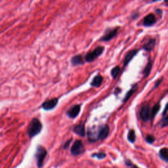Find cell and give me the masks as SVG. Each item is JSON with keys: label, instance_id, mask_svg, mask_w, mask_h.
I'll use <instances>...</instances> for the list:
<instances>
[{"label": "cell", "instance_id": "5", "mask_svg": "<svg viewBox=\"0 0 168 168\" xmlns=\"http://www.w3.org/2000/svg\"><path fill=\"white\" fill-rule=\"evenodd\" d=\"M119 27H116L111 30H108V31H106L105 34L99 39V41H109L113 38H114L118 34Z\"/></svg>", "mask_w": 168, "mask_h": 168}, {"label": "cell", "instance_id": "2", "mask_svg": "<svg viewBox=\"0 0 168 168\" xmlns=\"http://www.w3.org/2000/svg\"><path fill=\"white\" fill-rule=\"evenodd\" d=\"M47 155V151L46 148L42 145L39 144L36 147L34 157L36 160V165L38 168H41L43 166L45 159Z\"/></svg>", "mask_w": 168, "mask_h": 168}, {"label": "cell", "instance_id": "30", "mask_svg": "<svg viewBox=\"0 0 168 168\" xmlns=\"http://www.w3.org/2000/svg\"><path fill=\"white\" fill-rule=\"evenodd\" d=\"M132 168H139L138 167H137L136 166H133V167H132Z\"/></svg>", "mask_w": 168, "mask_h": 168}, {"label": "cell", "instance_id": "25", "mask_svg": "<svg viewBox=\"0 0 168 168\" xmlns=\"http://www.w3.org/2000/svg\"><path fill=\"white\" fill-rule=\"evenodd\" d=\"M72 139H69V140H68L65 143H64V146H63V148L64 149H67L69 147V146H70V143H71V142H72Z\"/></svg>", "mask_w": 168, "mask_h": 168}, {"label": "cell", "instance_id": "7", "mask_svg": "<svg viewBox=\"0 0 168 168\" xmlns=\"http://www.w3.org/2000/svg\"><path fill=\"white\" fill-rule=\"evenodd\" d=\"M59 99L57 98H53L45 101L41 105V108L45 111H51L57 106Z\"/></svg>", "mask_w": 168, "mask_h": 168}, {"label": "cell", "instance_id": "14", "mask_svg": "<svg viewBox=\"0 0 168 168\" xmlns=\"http://www.w3.org/2000/svg\"><path fill=\"white\" fill-rule=\"evenodd\" d=\"M109 133V127L108 125H104L100 128L99 139H105Z\"/></svg>", "mask_w": 168, "mask_h": 168}, {"label": "cell", "instance_id": "3", "mask_svg": "<svg viewBox=\"0 0 168 168\" xmlns=\"http://www.w3.org/2000/svg\"><path fill=\"white\" fill-rule=\"evenodd\" d=\"M104 51L105 47L103 46H99L96 47L94 50L86 54L85 57V61L87 63L93 62V61H94L96 59H97L99 56H101L102 53L104 52Z\"/></svg>", "mask_w": 168, "mask_h": 168}, {"label": "cell", "instance_id": "11", "mask_svg": "<svg viewBox=\"0 0 168 168\" xmlns=\"http://www.w3.org/2000/svg\"><path fill=\"white\" fill-rule=\"evenodd\" d=\"M138 52H139L138 49H133L129 51L124 58V66H127V64L130 63V61L133 59L134 57L138 53Z\"/></svg>", "mask_w": 168, "mask_h": 168}, {"label": "cell", "instance_id": "12", "mask_svg": "<svg viewBox=\"0 0 168 168\" xmlns=\"http://www.w3.org/2000/svg\"><path fill=\"white\" fill-rule=\"evenodd\" d=\"M71 64L72 66H78V65H82V64H84V60L82 55H77L71 58L70 60Z\"/></svg>", "mask_w": 168, "mask_h": 168}, {"label": "cell", "instance_id": "4", "mask_svg": "<svg viewBox=\"0 0 168 168\" xmlns=\"http://www.w3.org/2000/svg\"><path fill=\"white\" fill-rule=\"evenodd\" d=\"M85 151V148L82 141L77 140L74 142L71 147L70 153L74 156H77L80 154H82Z\"/></svg>", "mask_w": 168, "mask_h": 168}, {"label": "cell", "instance_id": "31", "mask_svg": "<svg viewBox=\"0 0 168 168\" xmlns=\"http://www.w3.org/2000/svg\"><path fill=\"white\" fill-rule=\"evenodd\" d=\"M160 1V0H153V1Z\"/></svg>", "mask_w": 168, "mask_h": 168}, {"label": "cell", "instance_id": "15", "mask_svg": "<svg viewBox=\"0 0 168 168\" xmlns=\"http://www.w3.org/2000/svg\"><path fill=\"white\" fill-rule=\"evenodd\" d=\"M73 131L74 133H76L77 135H80L81 137H84L85 134V127H84V125L83 124L77 125L73 129Z\"/></svg>", "mask_w": 168, "mask_h": 168}, {"label": "cell", "instance_id": "28", "mask_svg": "<svg viewBox=\"0 0 168 168\" xmlns=\"http://www.w3.org/2000/svg\"><path fill=\"white\" fill-rule=\"evenodd\" d=\"M161 80H162V78L160 79V80H158V82H156V85H155V88H157V87L158 86V85H159V84H160V83H161Z\"/></svg>", "mask_w": 168, "mask_h": 168}, {"label": "cell", "instance_id": "1", "mask_svg": "<svg viewBox=\"0 0 168 168\" xmlns=\"http://www.w3.org/2000/svg\"><path fill=\"white\" fill-rule=\"evenodd\" d=\"M43 125L41 121L37 118H34L29 123L27 127V133L30 139L34 137L39 135L42 131Z\"/></svg>", "mask_w": 168, "mask_h": 168}, {"label": "cell", "instance_id": "8", "mask_svg": "<svg viewBox=\"0 0 168 168\" xmlns=\"http://www.w3.org/2000/svg\"><path fill=\"white\" fill-rule=\"evenodd\" d=\"M150 105L148 104L144 105L141 108L140 111V117L142 119V120L144 122H147L150 119Z\"/></svg>", "mask_w": 168, "mask_h": 168}, {"label": "cell", "instance_id": "18", "mask_svg": "<svg viewBox=\"0 0 168 168\" xmlns=\"http://www.w3.org/2000/svg\"><path fill=\"white\" fill-rule=\"evenodd\" d=\"M160 108V106L159 103H157L156 105H155L154 106V107L152 108L150 113V118L152 119V120H153L154 118H155V116H156L157 113L159 111V110Z\"/></svg>", "mask_w": 168, "mask_h": 168}, {"label": "cell", "instance_id": "6", "mask_svg": "<svg viewBox=\"0 0 168 168\" xmlns=\"http://www.w3.org/2000/svg\"><path fill=\"white\" fill-rule=\"evenodd\" d=\"M99 127H93L88 130V137L90 141H96L99 139Z\"/></svg>", "mask_w": 168, "mask_h": 168}, {"label": "cell", "instance_id": "29", "mask_svg": "<svg viewBox=\"0 0 168 168\" xmlns=\"http://www.w3.org/2000/svg\"><path fill=\"white\" fill-rule=\"evenodd\" d=\"M164 2L167 5H168V0H164Z\"/></svg>", "mask_w": 168, "mask_h": 168}, {"label": "cell", "instance_id": "22", "mask_svg": "<svg viewBox=\"0 0 168 168\" xmlns=\"http://www.w3.org/2000/svg\"><path fill=\"white\" fill-rule=\"evenodd\" d=\"M120 68L119 66H115L114 69L111 70V76H112L113 78H116L117 76L119 75V74L120 73Z\"/></svg>", "mask_w": 168, "mask_h": 168}, {"label": "cell", "instance_id": "16", "mask_svg": "<svg viewBox=\"0 0 168 168\" xmlns=\"http://www.w3.org/2000/svg\"><path fill=\"white\" fill-rule=\"evenodd\" d=\"M103 81V77L101 75H97L94 78H93L91 85L95 88H99L101 85Z\"/></svg>", "mask_w": 168, "mask_h": 168}, {"label": "cell", "instance_id": "13", "mask_svg": "<svg viewBox=\"0 0 168 168\" xmlns=\"http://www.w3.org/2000/svg\"><path fill=\"white\" fill-rule=\"evenodd\" d=\"M156 46V40L154 38L150 39L147 43H145L143 46V49L146 51L149 52V51H151L152 50L154 49V48Z\"/></svg>", "mask_w": 168, "mask_h": 168}, {"label": "cell", "instance_id": "26", "mask_svg": "<svg viewBox=\"0 0 168 168\" xmlns=\"http://www.w3.org/2000/svg\"><path fill=\"white\" fill-rule=\"evenodd\" d=\"M161 124H162V126H167L168 125V116H166V117H165L163 119L162 122H161Z\"/></svg>", "mask_w": 168, "mask_h": 168}, {"label": "cell", "instance_id": "24", "mask_svg": "<svg viewBox=\"0 0 168 168\" xmlns=\"http://www.w3.org/2000/svg\"><path fill=\"white\" fill-rule=\"evenodd\" d=\"M145 139H146V141L148 143L152 144V143H153L154 141H155V138H154L153 135H147L146 136V138H145Z\"/></svg>", "mask_w": 168, "mask_h": 168}, {"label": "cell", "instance_id": "19", "mask_svg": "<svg viewBox=\"0 0 168 168\" xmlns=\"http://www.w3.org/2000/svg\"><path fill=\"white\" fill-rule=\"evenodd\" d=\"M160 157L163 160L168 161V148H163L160 151Z\"/></svg>", "mask_w": 168, "mask_h": 168}, {"label": "cell", "instance_id": "10", "mask_svg": "<svg viewBox=\"0 0 168 168\" xmlns=\"http://www.w3.org/2000/svg\"><path fill=\"white\" fill-rule=\"evenodd\" d=\"M156 18L155 15L153 13L147 15L143 19V25L146 27H153L156 24Z\"/></svg>", "mask_w": 168, "mask_h": 168}, {"label": "cell", "instance_id": "21", "mask_svg": "<svg viewBox=\"0 0 168 168\" xmlns=\"http://www.w3.org/2000/svg\"><path fill=\"white\" fill-rule=\"evenodd\" d=\"M135 139H136V135H135V132L134 130H131L128 133L127 135V139L128 141L131 142V143H134L135 141Z\"/></svg>", "mask_w": 168, "mask_h": 168}, {"label": "cell", "instance_id": "23", "mask_svg": "<svg viewBox=\"0 0 168 168\" xmlns=\"http://www.w3.org/2000/svg\"><path fill=\"white\" fill-rule=\"evenodd\" d=\"M91 156L92 157H96V158H97L98 159L101 160V159H103V158H105L106 156V155L104 153H99L92 154Z\"/></svg>", "mask_w": 168, "mask_h": 168}, {"label": "cell", "instance_id": "17", "mask_svg": "<svg viewBox=\"0 0 168 168\" xmlns=\"http://www.w3.org/2000/svg\"><path fill=\"white\" fill-rule=\"evenodd\" d=\"M152 68H153V61L149 59L148 60V62L147 64L146 67H145V69H144L143 71V74L144 77H147L148 76H149V74H150V71L152 70Z\"/></svg>", "mask_w": 168, "mask_h": 168}, {"label": "cell", "instance_id": "27", "mask_svg": "<svg viewBox=\"0 0 168 168\" xmlns=\"http://www.w3.org/2000/svg\"><path fill=\"white\" fill-rule=\"evenodd\" d=\"M167 111H168V103L166 105V108H165V109H164V112H163V114H164V115L166 114V112H167Z\"/></svg>", "mask_w": 168, "mask_h": 168}, {"label": "cell", "instance_id": "20", "mask_svg": "<svg viewBox=\"0 0 168 168\" xmlns=\"http://www.w3.org/2000/svg\"><path fill=\"white\" fill-rule=\"evenodd\" d=\"M137 85H135L134 86H133V88H132L130 91H129L128 92H127V94H126V95H125V99H124V102H125L126 101H127V100L130 99V97H131V96L133 94V93L135 92V91H136L137 90Z\"/></svg>", "mask_w": 168, "mask_h": 168}, {"label": "cell", "instance_id": "9", "mask_svg": "<svg viewBox=\"0 0 168 168\" xmlns=\"http://www.w3.org/2000/svg\"><path fill=\"white\" fill-rule=\"evenodd\" d=\"M80 111H81L80 105H76L72 106L69 110H68V111L66 112V114L70 118L74 119L79 115Z\"/></svg>", "mask_w": 168, "mask_h": 168}]
</instances>
